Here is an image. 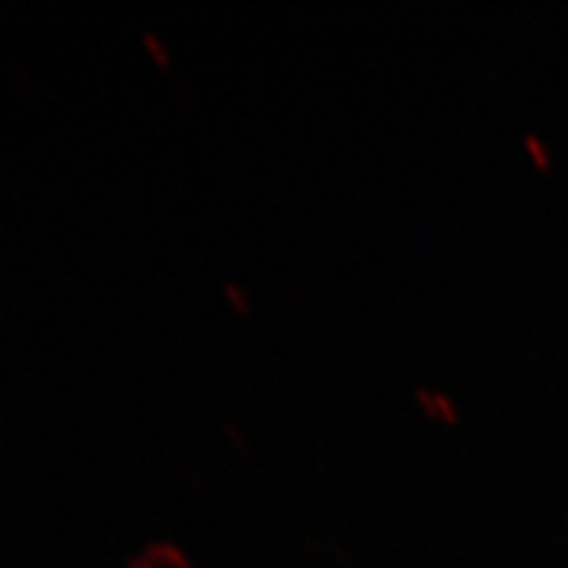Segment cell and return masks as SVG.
<instances>
[{
    "mask_svg": "<svg viewBox=\"0 0 568 568\" xmlns=\"http://www.w3.org/2000/svg\"><path fill=\"white\" fill-rule=\"evenodd\" d=\"M416 395V403L421 405V411L429 419L434 421H445L450 426H456L461 421V411H458V405L453 403V397L445 395V392H437V389H429V387H416L414 389Z\"/></svg>",
    "mask_w": 568,
    "mask_h": 568,
    "instance_id": "6da1fadb",
    "label": "cell"
},
{
    "mask_svg": "<svg viewBox=\"0 0 568 568\" xmlns=\"http://www.w3.org/2000/svg\"><path fill=\"white\" fill-rule=\"evenodd\" d=\"M221 295H224V300L232 305V310H237L240 316H248L250 310H253V300H250L248 290H245L240 282L224 279V282H221Z\"/></svg>",
    "mask_w": 568,
    "mask_h": 568,
    "instance_id": "7a4b0ae2",
    "label": "cell"
},
{
    "mask_svg": "<svg viewBox=\"0 0 568 568\" xmlns=\"http://www.w3.org/2000/svg\"><path fill=\"white\" fill-rule=\"evenodd\" d=\"M142 48L150 53V58L161 66V69H169L172 66V51H169V43H164V37L155 35L153 29H145L142 32Z\"/></svg>",
    "mask_w": 568,
    "mask_h": 568,
    "instance_id": "3957f363",
    "label": "cell"
},
{
    "mask_svg": "<svg viewBox=\"0 0 568 568\" xmlns=\"http://www.w3.org/2000/svg\"><path fill=\"white\" fill-rule=\"evenodd\" d=\"M524 145H526V150H529V155L534 158V164L540 166V169H550L552 158H550V150H547V145H545L542 140L537 137V135H532V132H526Z\"/></svg>",
    "mask_w": 568,
    "mask_h": 568,
    "instance_id": "277c9868",
    "label": "cell"
},
{
    "mask_svg": "<svg viewBox=\"0 0 568 568\" xmlns=\"http://www.w3.org/2000/svg\"><path fill=\"white\" fill-rule=\"evenodd\" d=\"M221 429H224L226 439L232 442L234 448H237V450H248V437H245V434H242V431L237 429V424H234V421H224V426H221Z\"/></svg>",
    "mask_w": 568,
    "mask_h": 568,
    "instance_id": "5b68a950",
    "label": "cell"
}]
</instances>
